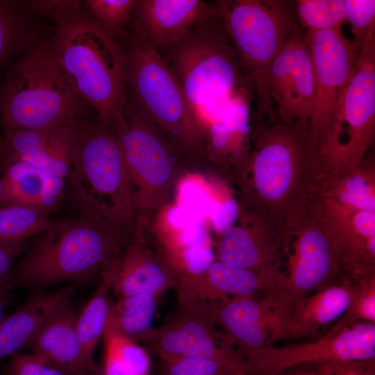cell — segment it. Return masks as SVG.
<instances>
[{"mask_svg":"<svg viewBox=\"0 0 375 375\" xmlns=\"http://www.w3.org/2000/svg\"><path fill=\"white\" fill-rule=\"evenodd\" d=\"M73 290L68 286L35 296L3 318L0 324V360L26 348L49 317L71 298Z\"/></svg>","mask_w":375,"mask_h":375,"instance_id":"cell-27","label":"cell"},{"mask_svg":"<svg viewBox=\"0 0 375 375\" xmlns=\"http://www.w3.org/2000/svg\"><path fill=\"white\" fill-rule=\"evenodd\" d=\"M147 226L178 283L201 274L216 260L208 221L173 201L148 215Z\"/></svg>","mask_w":375,"mask_h":375,"instance_id":"cell-14","label":"cell"},{"mask_svg":"<svg viewBox=\"0 0 375 375\" xmlns=\"http://www.w3.org/2000/svg\"><path fill=\"white\" fill-rule=\"evenodd\" d=\"M157 299L147 294L118 297L110 305L106 325L122 337L142 342L153 328Z\"/></svg>","mask_w":375,"mask_h":375,"instance_id":"cell-29","label":"cell"},{"mask_svg":"<svg viewBox=\"0 0 375 375\" xmlns=\"http://www.w3.org/2000/svg\"><path fill=\"white\" fill-rule=\"evenodd\" d=\"M217 12L215 3L202 0H136L133 31L161 54Z\"/></svg>","mask_w":375,"mask_h":375,"instance_id":"cell-22","label":"cell"},{"mask_svg":"<svg viewBox=\"0 0 375 375\" xmlns=\"http://www.w3.org/2000/svg\"><path fill=\"white\" fill-rule=\"evenodd\" d=\"M351 279L343 277L299 299L292 308L286 339L315 338L345 314L351 299Z\"/></svg>","mask_w":375,"mask_h":375,"instance_id":"cell-26","label":"cell"},{"mask_svg":"<svg viewBox=\"0 0 375 375\" xmlns=\"http://www.w3.org/2000/svg\"><path fill=\"white\" fill-rule=\"evenodd\" d=\"M92 18L112 38L127 35L135 0H89Z\"/></svg>","mask_w":375,"mask_h":375,"instance_id":"cell-34","label":"cell"},{"mask_svg":"<svg viewBox=\"0 0 375 375\" xmlns=\"http://www.w3.org/2000/svg\"><path fill=\"white\" fill-rule=\"evenodd\" d=\"M67 179L78 212L97 214L134 233L138 211L122 149L99 120L80 126Z\"/></svg>","mask_w":375,"mask_h":375,"instance_id":"cell-7","label":"cell"},{"mask_svg":"<svg viewBox=\"0 0 375 375\" xmlns=\"http://www.w3.org/2000/svg\"><path fill=\"white\" fill-rule=\"evenodd\" d=\"M375 141V38L361 49L320 148L321 174L357 167Z\"/></svg>","mask_w":375,"mask_h":375,"instance_id":"cell-9","label":"cell"},{"mask_svg":"<svg viewBox=\"0 0 375 375\" xmlns=\"http://www.w3.org/2000/svg\"><path fill=\"white\" fill-rule=\"evenodd\" d=\"M126 123L117 135L138 213L152 214L172 201L181 176L191 170L168 140L126 105Z\"/></svg>","mask_w":375,"mask_h":375,"instance_id":"cell-10","label":"cell"},{"mask_svg":"<svg viewBox=\"0 0 375 375\" xmlns=\"http://www.w3.org/2000/svg\"><path fill=\"white\" fill-rule=\"evenodd\" d=\"M13 286L10 283H7L0 289V324L3 319V309L10 301V290Z\"/></svg>","mask_w":375,"mask_h":375,"instance_id":"cell-42","label":"cell"},{"mask_svg":"<svg viewBox=\"0 0 375 375\" xmlns=\"http://www.w3.org/2000/svg\"><path fill=\"white\" fill-rule=\"evenodd\" d=\"M178 278L153 243L147 217L138 213L133 237L116 262L111 290L118 297L147 294L158 297L176 288Z\"/></svg>","mask_w":375,"mask_h":375,"instance_id":"cell-20","label":"cell"},{"mask_svg":"<svg viewBox=\"0 0 375 375\" xmlns=\"http://www.w3.org/2000/svg\"><path fill=\"white\" fill-rule=\"evenodd\" d=\"M90 106L73 90L53 52L40 40L22 53L0 85L3 132L78 124Z\"/></svg>","mask_w":375,"mask_h":375,"instance_id":"cell-5","label":"cell"},{"mask_svg":"<svg viewBox=\"0 0 375 375\" xmlns=\"http://www.w3.org/2000/svg\"><path fill=\"white\" fill-rule=\"evenodd\" d=\"M233 375H245L243 372H239L236 373ZM276 375H317L316 372H298V373H292V374H276Z\"/></svg>","mask_w":375,"mask_h":375,"instance_id":"cell-44","label":"cell"},{"mask_svg":"<svg viewBox=\"0 0 375 375\" xmlns=\"http://www.w3.org/2000/svg\"><path fill=\"white\" fill-rule=\"evenodd\" d=\"M214 247L216 259L225 264L262 270L280 265L287 242L264 216L240 204L237 219L217 237Z\"/></svg>","mask_w":375,"mask_h":375,"instance_id":"cell-19","label":"cell"},{"mask_svg":"<svg viewBox=\"0 0 375 375\" xmlns=\"http://www.w3.org/2000/svg\"><path fill=\"white\" fill-rule=\"evenodd\" d=\"M346 22L350 24L353 41L360 49L375 38V1L343 0Z\"/></svg>","mask_w":375,"mask_h":375,"instance_id":"cell-37","label":"cell"},{"mask_svg":"<svg viewBox=\"0 0 375 375\" xmlns=\"http://www.w3.org/2000/svg\"><path fill=\"white\" fill-rule=\"evenodd\" d=\"M53 219L36 209L21 205L0 206V244L26 242L48 230Z\"/></svg>","mask_w":375,"mask_h":375,"instance_id":"cell-32","label":"cell"},{"mask_svg":"<svg viewBox=\"0 0 375 375\" xmlns=\"http://www.w3.org/2000/svg\"><path fill=\"white\" fill-rule=\"evenodd\" d=\"M104 346L101 375H139L131 365L120 357L110 346Z\"/></svg>","mask_w":375,"mask_h":375,"instance_id":"cell-41","label":"cell"},{"mask_svg":"<svg viewBox=\"0 0 375 375\" xmlns=\"http://www.w3.org/2000/svg\"><path fill=\"white\" fill-rule=\"evenodd\" d=\"M26 248V242L0 244V289L8 283L14 261L24 252Z\"/></svg>","mask_w":375,"mask_h":375,"instance_id":"cell-40","label":"cell"},{"mask_svg":"<svg viewBox=\"0 0 375 375\" xmlns=\"http://www.w3.org/2000/svg\"><path fill=\"white\" fill-rule=\"evenodd\" d=\"M160 375H233L240 372L210 358L160 357Z\"/></svg>","mask_w":375,"mask_h":375,"instance_id":"cell-36","label":"cell"},{"mask_svg":"<svg viewBox=\"0 0 375 375\" xmlns=\"http://www.w3.org/2000/svg\"><path fill=\"white\" fill-rule=\"evenodd\" d=\"M286 269L275 292L291 308L316 290L346 277L331 240L319 218L309 210L289 242Z\"/></svg>","mask_w":375,"mask_h":375,"instance_id":"cell-13","label":"cell"},{"mask_svg":"<svg viewBox=\"0 0 375 375\" xmlns=\"http://www.w3.org/2000/svg\"><path fill=\"white\" fill-rule=\"evenodd\" d=\"M351 279L350 303L340 319L375 323V274Z\"/></svg>","mask_w":375,"mask_h":375,"instance_id":"cell-35","label":"cell"},{"mask_svg":"<svg viewBox=\"0 0 375 375\" xmlns=\"http://www.w3.org/2000/svg\"><path fill=\"white\" fill-rule=\"evenodd\" d=\"M314 72L315 94L310 123L319 149L332 122L339 98L354 72L361 51L342 28L306 31Z\"/></svg>","mask_w":375,"mask_h":375,"instance_id":"cell-12","label":"cell"},{"mask_svg":"<svg viewBox=\"0 0 375 375\" xmlns=\"http://www.w3.org/2000/svg\"><path fill=\"white\" fill-rule=\"evenodd\" d=\"M267 92L279 120H310L315 81L306 31L297 28L273 61Z\"/></svg>","mask_w":375,"mask_h":375,"instance_id":"cell-17","label":"cell"},{"mask_svg":"<svg viewBox=\"0 0 375 375\" xmlns=\"http://www.w3.org/2000/svg\"><path fill=\"white\" fill-rule=\"evenodd\" d=\"M313 193L351 210L375 211L374 151L352 170L319 175Z\"/></svg>","mask_w":375,"mask_h":375,"instance_id":"cell-28","label":"cell"},{"mask_svg":"<svg viewBox=\"0 0 375 375\" xmlns=\"http://www.w3.org/2000/svg\"><path fill=\"white\" fill-rule=\"evenodd\" d=\"M204 303L215 325L238 347L242 359L286 339L292 308L276 293Z\"/></svg>","mask_w":375,"mask_h":375,"instance_id":"cell-16","label":"cell"},{"mask_svg":"<svg viewBox=\"0 0 375 375\" xmlns=\"http://www.w3.org/2000/svg\"><path fill=\"white\" fill-rule=\"evenodd\" d=\"M161 55L182 85L201 137L236 101L254 95L219 12Z\"/></svg>","mask_w":375,"mask_h":375,"instance_id":"cell-4","label":"cell"},{"mask_svg":"<svg viewBox=\"0 0 375 375\" xmlns=\"http://www.w3.org/2000/svg\"><path fill=\"white\" fill-rule=\"evenodd\" d=\"M124 51L126 105L168 140L191 170L204 169L202 138L176 75L134 31Z\"/></svg>","mask_w":375,"mask_h":375,"instance_id":"cell-6","label":"cell"},{"mask_svg":"<svg viewBox=\"0 0 375 375\" xmlns=\"http://www.w3.org/2000/svg\"><path fill=\"white\" fill-rule=\"evenodd\" d=\"M240 65L250 83L256 111L274 108L267 92L270 67L300 26L291 0L215 2Z\"/></svg>","mask_w":375,"mask_h":375,"instance_id":"cell-8","label":"cell"},{"mask_svg":"<svg viewBox=\"0 0 375 375\" xmlns=\"http://www.w3.org/2000/svg\"><path fill=\"white\" fill-rule=\"evenodd\" d=\"M133 233L92 212L54 220L12 269L8 283L43 286L101 277Z\"/></svg>","mask_w":375,"mask_h":375,"instance_id":"cell-3","label":"cell"},{"mask_svg":"<svg viewBox=\"0 0 375 375\" xmlns=\"http://www.w3.org/2000/svg\"><path fill=\"white\" fill-rule=\"evenodd\" d=\"M50 16L55 22L51 46L66 79L117 135L126 123L124 49L81 10L80 1Z\"/></svg>","mask_w":375,"mask_h":375,"instance_id":"cell-2","label":"cell"},{"mask_svg":"<svg viewBox=\"0 0 375 375\" xmlns=\"http://www.w3.org/2000/svg\"><path fill=\"white\" fill-rule=\"evenodd\" d=\"M317 375H375L374 360L332 361L319 365Z\"/></svg>","mask_w":375,"mask_h":375,"instance_id":"cell-39","label":"cell"},{"mask_svg":"<svg viewBox=\"0 0 375 375\" xmlns=\"http://www.w3.org/2000/svg\"><path fill=\"white\" fill-rule=\"evenodd\" d=\"M1 156H2V136H0V162L1 160ZM3 193V183L0 177V206H1V203H2Z\"/></svg>","mask_w":375,"mask_h":375,"instance_id":"cell-43","label":"cell"},{"mask_svg":"<svg viewBox=\"0 0 375 375\" xmlns=\"http://www.w3.org/2000/svg\"><path fill=\"white\" fill-rule=\"evenodd\" d=\"M309 210L326 230L346 277L375 274V211L351 210L315 193Z\"/></svg>","mask_w":375,"mask_h":375,"instance_id":"cell-18","label":"cell"},{"mask_svg":"<svg viewBox=\"0 0 375 375\" xmlns=\"http://www.w3.org/2000/svg\"><path fill=\"white\" fill-rule=\"evenodd\" d=\"M295 12L303 29L321 31L342 28L346 22L343 0H295Z\"/></svg>","mask_w":375,"mask_h":375,"instance_id":"cell-33","label":"cell"},{"mask_svg":"<svg viewBox=\"0 0 375 375\" xmlns=\"http://www.w3.org/2000/svg\"><path fill=\"white\" fill-rule=\"evenodd\" d=\"M251 147L231 174L239 203L264 216L287 244L307 217L321 170L308 119L282 122L275 111L251 113Z\"/></svg>","mask_w":375,"mask_h":375,"instance_id":"cell-1","label":"cell"},{"mask_svg":"<svg viewBox=\"0 0 375 375\" xmlns=\"http://www.w3.org/2000/svg\"><path fill=\"white\" fill-rule=\"evenodd\" d=\"M9 358L4 367L5 375H71L33 353L17 352Z\"/></svg>","mask_w":375,"mask_h":375,"instance_id":"cell-38","label":"cell"},{"mask_svg":"<svg viewBox=\"0 0 375 375\" xmlns=\"http://www.w3.org/2000/svg\"><path fill=\"white\" fill-rule=\"evenodd\" d=\"M176 315L142 342L158 356L210 358L242 371V359L210 318L204 302L180 303Z\"/></svg>","mask_w":375,"mask_h":375,"instance_id":"cell-15","label":"cell"},{"mask_svg":"<svg viewBox=\"0 0 375 375\" xmlns=\"http://www.w3.org/2000/svg\"><path fill=\"white\" fill-rule=\"evenodd\" d=\"M116 262L101 276L96 291L77 315L79 339L86 356L92 360H94V351L106 325L110 307L108 292L111 290Z\"/></svg>","mask_w":375,"mask_h":375,"instance_id":"cell-31","label":"cell"},{"mask_svg":"<svg viewBox=\"0 0 375 375\" xmlns=\"http://www.w3.org/2000/svg\"><path fill=\"white\" fill-rule=\"evenodd\" d=\"M25 1L0 0V70L42 39L38 37Z\"/></svg>","mask_w":375,"mask_h":375,"instance_id":"cell-30","label":"cell"},{"mask_svg":"<svg viewBox=\"0 0 375 375\" xmlns=\"http://www.w3.org/2000/svg\"><path fill=\"white\" fill-rule=\"evenodd\" d=\"M76 319L70 298L49 317L26 348L71 375H101V367L83 350Z\"/></svg>","mask_w":375,"mask_h":375,"instance_id":"cell-24","label":"cell"},{"mask_svg":"<svg viewBox=\"0 0 375 375\" xmlns=\"http://www.w3.org/2000/svg\"><path fill=\"white\" fill-rule=\"evenodd\" d=\"M0 168L3 188L1 206L21 205L48 215L58 210L67 179L22 160L1 163Z\"/></svg>","mask_w":375,"mask_h":375,"instance_id":"cell-25","label":"cell"},{"mask_svg":"<svg viewBox=\"0 0 375 375\" xmlns=\"http://www.w3.org/2000/svg\"><path fill=\"white\" fill-rule=\"evenodd\" d=\"M282 274L280 265L252 270L216 259L201 274L178 283V303H211L275 293Z\"/></svg>","mask_w":375,"mask_h":375,"instance_id":"cell-21","label":"cell"},{"mask_svg":"<svg viewBox=\"0 0 375 375\" xmlns=\"http://www.w3.org/2000/svg\"><path fill=\"white\" fill-rule=\"evenodd\" d=\"M375 358V323H347L342 319L310 342L271 346L242 358L245 375H276L308 363L367 361Z\"/></svg>","mask_w":375,"mask_h":375,"instance_id":"cell-11","label":"cell"},{"mask_svg":"<svg viewBox=\"0 0 375 375\" xmlns=\"http://www.w3.org/2000/svg\"><path fill=\"white\" fill-rule=\"evenodd\" d=\"M83 123L3 132L0 164L22 160L67 179L76 134Z\"/></svg>","mask_w":375,"mask_h":375,"instance_id":"cell-23","label":"cell"}]
</instances>
